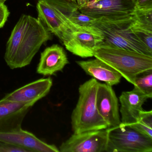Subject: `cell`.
<instances>
[{"label": "cell", "instance_id": "obj_1", "mask_svg": "<svg viewBox=\"0 0 152 152\" xmlns=\"http://www.w3.org/2000/svg\"><path fill=\"white\" fill-rule=\"evenodd\" d=\"M52 39L39 19L22 15L7 42L4 56L7 65L12 69L29 65L41 46Z\"/></svg>", "mask_w": 152, "mask_h": 152}, {"label": "cell", "instance_id": "obj_2", "mask_svg": "<svg viewBox=\"0 0 152 152\" xmlns=\"http://www.w3.org/2000/svg\"><path fill=\"white\" fill-rule=\"evenodd\" d=\"M99 82L94 78L79 87V98L72 115L74 133L109 128L100 115L96 105V95Z\"/></svg>", "mask_w": 152, "mask_h": 152}, {"label": "cell", "instance_id": "obj_3", "mask_svg": "<svg viewBox=\"0 0 152 152\" xmlns=\"http://www.w3.org/2000/svg\"><path fill=\"white\" fill-rule=\"evenodd\" d=\"M134 14L115 19H97L92 26L99 29L104 35V42L100 47L121 49L152 56V51L142 44L132 31Z\"/></svg>", "mask_w": 152, "mask_h": 152}, {"label": "cell", "instance_id": "obj_4", "mask_svg": "<svg viewBox=\"0 0 152 152\" xmlns=\"http://www.w3.org/2000/svg\"><path fill=\"white\" fill-rule=\"evenodd\" d=\"M94 56L115 69L132 84L136 75L152 69V56L135 51L100 47Z\"/></svg>", "mask_w": 152, "mask_h": 152}, {"label": "cell", "instance_id": "obj_5", "mask_svg": "<svg viewBox=\"0 0 152 152\" xmlns=\"http://www.w3.org/2000/svg\"><path fill=\"white\" fill-rule=\"evenodd\" d=\"M76 1L68 0H39L38 19L51 34L61 40L64 34L75 25L72 22L79 11Z\"/></svg>", "mask_w": 152, "mask_h": 152}, {"label": "cell", "instance_id": "obj_6", "mask_svg": "<svg viewBox=\"0 0 152 152\" xmlns=\"http://www.w3.org/2000/svg\"><path fill=\"white\" fill-rule=\"evenodd\" d=\"M104 35L94 26L75 25L62 37L61 41L68 51L82 58L92 57L103 44Z\"/></svg>", "mask_w": 152, "mask_h": 152}, {"label": "cell", "instance_id": "obj_7", "mask_svg": "<svg viewBox=\"0 0 152 152\" xmlns=\"http://www.w3.org/2000/svg\"><path fill=\"white\" fill-rule=\"evenodd\" d=\"M106 152H152V138L121 123L108 128Z\"/></svg>", "mask_w": 152, "mask_h": 152}, {"label": "cell", "instance_id": "obj_8", "mask_svg": "<svg viewBox=\"0 0 152 152\" xmlns=\"http://www.w3.org/2000/svg\"><path fill=\"white\" fill-rule=\"evenodd\" d=\"M136 9L135 0H90L79 7L81 12L96 19L126 17Z\"/></svg>", "mask_w": 152, "mask_h": 152}, {"label": "cell", "instance_id": "obj_9", "mask_svg": "<svg viewBox=\"0 0 152 152\" xmlns=\"http://www.w3.org/2000/svg\"><path fill=\"white\" fill-rule=\"evenodd\" d=\"M107 129L74 133L59 147L61 152H106Z\"/></svg>", "mask_w": 152, "mask_h": 152}, {"label": "cell", "instance_id": "obj_10", "mask_svg": "<svg viewBox=\"0 0 152 152\" xmlns=\"http://www.w3.org/2000/svg\"><path fill=\"white\" fill-rule=\"evenodd\" d=\"M0 141L25 149L27 152H59L54 145L48 144L22 128L0 132Z\"/></svg>", "mask_w": 152, "mask_h": 152}, {"label": "cell", "instance_id": "obj_11", "mask_svg": "<svg viewBox=\"0 0 152 152\" xmlns=\"http://www.w3.org/2000/svg\"><path fill=\"white\" fill-rule=\"evenodd\" d=\"M96 105L99 113L106 122L109 128L121 124L119 102L112 86L99 83Z\"/></svg>", "mask_w": 152, "mask_h": 152}, {"label": "cell", "instance_id": "obj_12", "mask_svg": "<svg viewBox=\"0 0 152 152\" xmlns=\"http://www.w3.org/2000/svg\"><path fill=\"white\" fill-rule=\"evenodd\" d=\"M53 81L50 77L42 78L28 83L6 95L1 99L34 105L50 91Z\"/></svg>", "mask_w": 152, "mask_h": 152}, {"label": "cell", "instance_id": "obj_13", "mask_svg": "<svg viewBox=\"0 0 152 152\" xmlns=\"http://www.w3.org/2000/svg\"><path fill=\"white\" fill-rule=\"evenodd\" d=\"M34 105L0 99V132L22 128V123Z\"/></svg>", "mask_w": 152, "mask_h": 152}, {"label": "cell", "instance_id": "obj_14", "mask_svg": "<svg viewBox=\"0 0 152 152\" xmlns=\"http://www.w3.org/2000/svg\"><path fill=\"white\" fill-rule=\"evenodd\" d=\"M148 99L147 96L135 88L130 91H123L119 97L121 123L125 125L135 123L144 110L142 106Z\"/></svg>", "mask_w": 152, "mask_h": 152}, {"label": "cell", "instance_id": "obj_15", "mask_svg": "<svg viewBox=\"0 0 152 152\" xmlns=\"http://www.w3.org/2000/svg\"><path fill=\"white\" fill-rule=\"evenodd\" d=\"M69 64L64 49L58 44L46 48L41 54L37 72L43 76L53 75Z\"/></svg>", "mask_w": 152, "mask_h": 152}, {"label": "cell", "instance_id": "obj_16", "mask_svg": "<svg viewBox=\"0 0 152 152\" xmlns=\"http://www.w3.org/2000/svg\"><path fill=\"white\" fill-rule=\"evenodd\" d=\"M76 63L87 74L111 86L118 84L122 77L115 69L96 58L86 61H77Z\"/></svg>", "mask_w": 152, "mask_h": 152}, {"label": "cell", "instance_id": "obj_17", "mask_svg": "<svg viewBox=\"0 0 152 152\" xmlns=\"http://www.w3.org/2000/svg\"><path fill=\"white\" fill-rule=\"evenodd\" d=\"M131 30L138 39L152 51V10H136Z\"/></svg>", "mask_w": 152, "mask_h": 152}, {"label": "cell", "instance_id": "obj_18", "mask_svg": "<svg viewBox=\"0 0 152 152\" xmlns=\"http://www.w3.org/2000/svg\"><path fill=\"white\" fill-rule=\"evenodd\" d=\"M133 85L149 98L152 97V69L145 71L136 75Z\"/></svg>", "mask_w": 152, "mask_h": 152}, {"label": "cell", "instance_id": "obj_19", "mask_svg": "<svg viewBox=\"0 0 152 152\" xmlns=\"http://www.w3.org/2000/svg\"><path fill=\"white\" fill-rule=\"evenodd\" d=\"M129 126L152 138V111H142L137 121Z\"/></svg>", "mask_w": 152, "mask_h": 152}, {"label": "cell", "instance_id": "obj_20", "mask_svg": "<svg viewBox=\"0 0 152 152\" xmlns=\"http://www.w3.org/2000/svg\"><path fill=\"white\" fill-rule=\"evenodd\" d=\"M136 10L147 11L152 10V0H135Z\"/></svg>", "mask_w": 152, "mask_h": 152}, {"label": "cell", "instance_id": "obj_21", "mask_svg": "<svg viewBox=\"0 0 152 152\" xmlns=\"http://www.w3.org/2000/svg\"><path fill=\"white\" fill-rule=\"evenodd\" d=\"M10 12L5 4H0V29L5 25L9 16Z\"/></svg>", "mask_w": 152, "mask_h": 152}, {"label": "cell", "instance_id": "obj_22", "mask_svg": "<svg viewBox=\"0 0 152 152\" xmlns=\"http://www.w3.org/2000/svg\"><path fill=\"white\" fill-rule=\"evenodd\" d=\"M0 152H28L25 149L0 141Z\"/></svg>", "mask_w": 152, "mask_h": 152}, {"label": "cell", "instance_id": "obj_23", "mask_svg": "<svg viewBox=\"0 0 152 152\" xmlns=\"http://www.w3.org/2000/svg\"><path fill=\"white\" fill-rule=\"evenodd\" d=\"M90 0H76V2L79 6H80L86 4Z\"/></svg>", "mask_w": 152, "mask_h": 152}, {"label": "cell", "instance_id": "obj_24", "mask_svg": "<svg viewBox=\"0 0 152 152\" xmlns=\"http://www.w3.org/2000/svg\"><path fill=\"white\" fill-rule=\"evenodd\" d=\"M7 0H0V4H3L5 3Z\"/></svg>", "mask_w": 152, "mask_h": 152}, {"label": "cell", "instance_id": "obj_25", "mask_svg": "<svg viewBox=\"0 0 152 152\" xmlns=\"http://www.w3.org/2000/svg\"><path fill=\"white\" fill-rule=\"evenodd\" d=\"M68 1H76V0H68Z\"/></svg>", "mask_w": 152, "mask_h": 152}]
</instances>
